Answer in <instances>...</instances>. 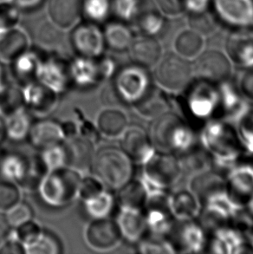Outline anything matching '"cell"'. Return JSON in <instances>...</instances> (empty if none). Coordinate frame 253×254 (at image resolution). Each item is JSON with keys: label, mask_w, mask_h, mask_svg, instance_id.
I'll return each mask as SVG.
<instances>
[{"label": "cell", "mask_w": 253, "mask_h": 254, "mask_svg": "<svg viewBox=\"0 0 253 254\" xmlns=\"http://www.w3.org/2000/svg\"><path fill=\"white\" fill-rule=\"evenodd\" d=\"M82 177L81 172L66 166L47 172L39 182L37 190L47 206L55 208L64 207L78 199L79 184Z\"/></svg>", "instance_id": "6da1fadb"}, {"label": "cell", "mask_w": 253, "mask_h": 254, "mask_svg": "<svg viewBox=\"0 0 253 254\" xmlns=\"http://www.w3.org/2000/svg\"><path fill=\"white\" fill-rule=\"evenodd\" d=\"M91 169L93 175L111 190L117 191L133 179V162L121 148L113 146L95 152Z\"/></svg>", "instance_id": "7a4b0ae2"}, {"label": "cell", "mask_w": 253, "mask_h": 254, "mask_svg": "<svg viewBox=\"0 0 253 254\" xmlns=\"http://www.w3.org/2000/svg\"><path fill=\"white\" fill-rule=\"evenodd\" d=\"M149 137L154 148L166 153L182 154L192 146L191 131L175 114L167 112L154 119Z\"/></svg>", "instance_id": "3957f363"}, {"label": "cell", "mask_w": 253, "mask_h": 254, "mask_svg": "<svg viewBox=\"0 0 253 254\" xmlns=\"http://www.w3.org/2000/svg\"><path fill=\"white\" fill-rule=\"evenodd\" d=\"M143 165V175L140 180L143 182L148 195L171 186L181 173V162L173 154L166 152L155 151Z\"/></svg>", "instance_id": "277c9868"}, {"label": "cell", "mask_w": 253, "mask_h": 254, "mask_svg": "<svg viewBox=\"0 0 253 254\" xmlns=\"http://www.w3.org/2000/svg\"><path fill=\"white\" fill-rule=\"evenodd\" d=\"M115 75L112 87L124 104H134L152 84L146 69L137 64L126 66Z\"/></svg>", "instance_id": "5b68a950"}, {"label": "cell", "mask_w": 253, "mask_h": 254, "mask_svg": "<svg viewBox=\"0 0 253 254\" xmlns=\"http://www.w3.org/2000/svg\"><path fill=\"white\" fill-rule=\"evenodd\" d=\"M192 74V67L188 61L179 56L169 54L157 66L155 78L165 90L179 92L188 88Z\"/></svg>", "instance_id": "8992f818"}, {"label": "cell", "mask_w": 253, "mask_h": 254, "mask_svg": "<svg viewBox=\"0 0 253 254\" xmlns=\"http://www.w3.org/2000/svg\"><path fill=\"white\" fill-rule=\"evenodd\" d=\"M84 240L92 250L110 252L117 249L124 239L117 221L108 217L91 220L84 230Z\"/></svg>", "instance_id": "52a82bcc"}, {"label": "cell", "mask_w": 253, "mask_h": 254, "mask_svg": "<svg viewBox=\"0 0 253 254\" xmlns=\"http://www.w3.org/2000/svg\"><path fill=\"white\" fill-rule=\"evenodd\" d=\"M21 89L24 107L31 115L47 117L59 106L61 95L40 81L26 83Z\"/></svg>", "instance_id": "ba28073f"}, {"label": "cell", "mask_w": 253, "mask_h": 254, "mask_svg": "<svg viewBox=\"0 0 253 254\" xmlns=\"http://www.w3.org/2000/svg\"><path fill=\"white\" fill-rule=\"evenodd\" d=\"M192 72L198 79L217 84L225 83L232 74V66L226 56L217 51L205 52L192 67Z\"/></svg>", "instance_id": "9c48e42d"}, {"label": "cell", "mask_w": 253, "mask_h": 254, "mask_svg": "<svg viewBox=\"0 0 253 254\" xmlns=\"http://www.w3.org/2000/svg\"><path fill=\"white\" fill-rule=\"evenodd\" d=\"M121 138V149L133 164L143 165L155 153L149 135L141 127L128 126Z\"/></svg>", "instance_id": "30bf717a"}, {"label": "cell", "mask_w": 253, "mask_h": 254, "mask_svg": "<svg viewBox=\"0 0 253 254\" xmlns=\"http://www.w3.org/2000/svg\"><path fill=\"white\" fill-rule=\"evenodd\" d=\"M72 45L80 57L98 59L105 47L103 32L94 24L78 25L72 33Z\"/></svg>", "instance_id": "8fae6325"}, {"label": "cell", "mask_w": 253, "mask_h": 254, "mask_svg": "<svg viewBox=\"0 0 253 254\" xmlns=\"http://www.w3.org/2000/svg\"><path fill=\"white\" fill-rule=\"evenodd\" d=\"M38 81L55 90L59 95L64 94L73 86L69 73V64L54 58L41 60L38 69Z\"/></svg>", "instance_id": "7c38bea8"}, {"label": "cell", "mask_w": 253, "mask_h": 254, "mask_svg": "<svg viewBox=\"0 0 253 254\" xmlns=\"http://www.w3.org/2000/svg\"><path fill=\"white\" fill-rule=\"evenodd\" d=\"M28 139L38 150L62 144L66 140L62 123L45 117L32 124Z\"/></svg>", "instance_id": "4fadbf2b"}, {"label": "cell", "mask_w": 253, "mask_h": 254, "mask_svg": "<svg viewBox=\"0 0 253 254\" xmlns=\"http://www.w3.org/2000/svg\"><path fill=\"white\" fill-rule=\"evenodd\" d=\"M227 197L235 206H243L253 200V170L241 168L232 173L226 182Z\"/></svg>", "instance_id": "5bb4252c"}, {"label": "cell", "mask_w": 253, "mask_h": 254, "mask_svg": "<svg viewBox=\"0 0 253 254\" xmlns=\"http://www.w3.org/2000/svg\"><path fill=\"white\" fill-rule=\"evenodd\" d=\"M67 153V167L82 173V170L91 168L95 155L94 142L89 139L75 135L63 142Z\"/></svg>", "instance_id": "9a60e30c"}, {"label": "cell", "mask_w": 253, "mask_h": 254, "mask_svg": "<svg viewBox=\"0 0 253 254\" xmlns=\"http://www.w3.org/2000/svg\"><path fill=\"white\" fill-rule=\"evenodd\" d=\"M169 105L165 89L151 84L142 97L132 106L140 117L154 120L168 112Z\"/></svg>", "instance_id": "2e32d148"}, {"label": "cell", "mask_w": 253, "mask_h": 254, "mask_svg": "<svg viewBox=\"0 0 253 254\" xmlns=\"http://www.w3.org/2000/svg\"><path fill=\"white\" fill-rule=\"evenodd\" d=\"M116 221L125 241L138 243L145 238L147 225L143 211L120 208Z\"/></svg>", "instance_id": "e0dca14e"}, {"label": "cell", "mask_w": 253, "mask_h": 254, "mask_svg": "<svg viewBox=\"0 0 253 254\" xmlns=\"http://www.w3.org/2000/svg\"><path fill=\"white\" fill-rule=\"evenodd\" d=\"M128 117L117 107H107L97 116L96 126L100 135L115 139L121 137L128 125Z\"/></svg>", "instance_id": "ac0fdd59"}, {"label": "cell", "mask_w": 253, "mask_h": 254, "mask_svg": "<svg viewBox=\"0 0 253 254\" xmlns=\"http://www.w3.org/2000/svg\"><path fill=\"white\" fill-rule=\"evenodd\" d=\"M191 189L198 202L205 204L213 197L226 193V182L219 173L205 172L193 177Z\"/></svg>", "instance_id": "d6986e66"}, {"label": "cell", "mask_w": 253, "mask_h": 254, "mask_svg": "<svg viewBox=\"0 0 253 254\" xmlns=\"http://www.w3.org/2000/svg\"><path fill=\"white\" fill-rule=\"evenodd\" d=\"M96 59L79 57L69 63V73L73 86L84 89L103 83Z\"/></svg>", "instance_id": "ffe728a7"}, {"label": "cell", "mask_w": 253, "mask_h": 254, "mask_svg": "<svg viewBox=\"0 0 253 254\" xmlns=\"http://www.w3.org/2000/svg\"><path fill=\"white\" fill-rule=\"evenodd\" d=\"M116 200L120 208L144 211L147 204L148 192L140 180H131L117 190Z\"/></svg>", "instance_id": "44dd1931"}, {"label": "cell", "mask_w": 253, "mask_h": 254, "mask_svg": "<svg viewBox=\"0 0 253 254\" xmlns=\"http://www.w3.org/2000/svg\"><path fill=\"white\" fill-rule=\"evenodd\" d=\"M161 55V46L154 38H139L130 46V56L133 64L145 69L155 65Z\"/></svg>", "instance_id": "7402d4cb"}, {"label": "cell", "mask_w": 253, "mask_h": 254, "mask_svg": "<svg viewBox=\"0 0 253 254\" xmlns=\"http://www.w3.org/2000/svg\"><path fill=\"white\" fill-rule=\"evenodd\" d=\"M41 59L31 52H24L11 62L12 74L15 83L23 86L26 83L38 81V69Z\"/></svg>", "instance_id": "603a6c76"}, {"label": "cell", "mask_w": 253, "mask_h": 254, "mask_svg": "<svg viewBox=\"0 0 253 254\" xmlns=\"http://www.w3.org/2000/svg\"><path fill=\"white\" fill-rule=\"evenodd\" d=\"M218 8L224 18L233 24H247L252 20L253 7L251 0H218Z\"/></svg>", "instance_id": "cb8c5ba5"}, {"label": "cell", "mask_w": 253, "mask_h": 254, "mask_svg": "<svg viewBox=\"0 0 253 254\" xmlns=\"http://www.w3.org/2000/svg\"><path fill=\"white\" fill-rule=\"evenodd\" d=\"M31 115L23 108L4 117L6 137L14 141H24L28 138L33 124Z\"/></svg>", "instance_id": "d4e9b609"}, {"label": "cell", "mask_w": 253, "mask_h": 254, "mask_svg": "<svg viewBox=\"0 0 253 254\" xmlns=\"http://www.w3.org/2000/svg\"><path fill=\"white\" fill-rule=\"evenodd\" d=\"M81 11L79 0H51L49 13L56 24L68 27L75 23Z\"/></svg>", "instance_id": "484cf974"}, {"label": "cell", "mask_w": 253, "mask_h": 254, "mask_svg": "<svg viewBox=\"0 0 253 254\" xmlns=\"http://www.w3.org/2000/svg\"><path fill=\"white\" fill-rule=\"evenodd\" d=\"M181 228L176 229L175 241H173L171 246L174 248H179V251L196 252L203 246L204 239L201 228H198L192 224H185Z\"/></svg>", "instance_id": "4316f807"}, {"label": "cell", "mask_w": 253, "mask_h": 254, "mask_svg": "<svg viewBox=\"0 0 253 254\" xmlns=\"http://www.w3.org/2000/svg\"><path fill=\"white\" fill-rule=\"evenodd\" d=\"M199 204L194 194L188 191H180L169 199L172 213L183 220H189L195 216Z\"/></svg>", "instance_id": "83f0119b"}, {"label": "cell", "mask_w": 253, "mask_h": 254, "mask_svg": "<svg viewBox=\"0 0 253 254\" xmlns=\"http://www.w3.org/2000/svg\"><path fill=\"white\" fill-rule=\"evenodd\" d=\"M23 108L24 107L21 86L6 82L0 89V116L4 118Z\"/></svg>", "instance_id": "f1b7e54d"}, {"label": "cell", "mask_w": 253, "mask_h": 254, "mask_svg": "<svg viewBox=\"0 0 253 254\" xmlns=\"http://www.w3.org/2000/svg\"><path fill=\"white\" fill-rule=\"evenodd\" d=\"M105 45L116 52H124L133 43V37L126 25L118 23L109 24L103 32Z\"/></svg>", "instance_id": "f546056e"}, {"label": "cell", "mask_w": 253, "mask_h": 254, "mask_svg": "<svg viewBox=\"0 0 253 254\" xmlns=\"http://www.w3.org/2000/svg\"><path fill=\"white\" fill-rule=\"evenodd\" d=\"M116 198L113 193L109 191H103L100 194L93 197L83 202L86 213L94 219H103L110 217L116 205Z\"/></svg>", "instance_id": "4dcf8cb0"}, {"label": "cell", "mask_w": 253, "mask_h": 254, "mask_svg": "<svg viewBox=\"0 0 253 254\" xmlns=\"http://www.w3.org/2000/svg\"><path fill=\"white\" fill-rule=\"evenodd\" d=\"M26 39L18 31L10 32L0 41V60L11 63L26 50Z\"/></svg>", "instance_id": "1f68e13d"}, {"label": "cell", "mask_w": 253, "mask_h": 254, "mask_svg": "<svg viewBox=\"0 0 253 254\" xmlns=\"http://www.w3.org/2000/svg\"><path fill=\"white\" fill-rule=\"evenodd\" d=\"M38 155L46 172L67 166V153L63 143L41 149Z\"/></svg>", "instance_id": "d6a6232c"}, {"label": "cell", "mask_w": 253, "mask_h": 254, "mask_svg": "<svg viewBox=\"0 0 253 254\" xmlns=\"http://www.w3.org/2000/svg\"><path fill=\"white\" fill-rule=\"evenodd\" d=\"M21 199L22 192L17 183L0 179V213H5Z\"/></svg>", "instance_id": "836d02e7"}, {"label": "cell", "mask_w": 253, "mask_h": 254, "mask_svg": "<svg viewBox=\"0 0 253 254\" xmlns=\"http://www.w3.org/2000/svg\"><path fill=\"white\" fill-rule=\"evenodd\" d=\"M44 231L43 227L32 219L13 228V234L26 249L38 241Z\"/></svg>", "instance_id": "e575fe53"}, {"label": "cell", "mask_w": 253, "mask_h": 254, "mask_svg": "<svg viewBox=\"0 0 253 254\" xmlns=\"http://www.w3.org/2000/svg\"><path fill=\"white\" fill-rule=\"evenodd\" d=\"M62 253V245L54 234L44 231L41 237L34 244L26 248L28 254H59Z\"/></svg>", "instance_id": "d590c367"}, {"label": "cell", "mask_w": 253, "mask_h": 254, "mask_svg": "<svg viewBox=\"0 0 253 254\" xmlns=\"http://www.w3.org/2000/svg\"><path fill=\"white\" fill-rule=\"evenodd\" d=\"M203 45L201 38L194 31H184L179 36L176 49L180 54L188 58L197 55Z\"/></svg>", "instance_id": "8d00e7d4"}, {"label": "cell", "mask_w": 253, "mask_h": 254, "mask_svg": "<svg viewBox=\"0 0 253 254\" xmlns=\"http://www.w3.org/2000/svg\"><path fill=\"white\" fill-rule=\"evenodd\" d=\"M106 189V187L96 175L82 176L79 184L78 199L84 202L86 200L98 195Z\"/></svg>", "instance_id": "74e56055"}, {"label": "cell", "mask_w": 253, "mask_h": 254, "mask_svg": "<svg viewBox=\"0 0 253 254\" xmlns=\"http://www.w3.org/2000/svg\"><path fill=\"white\" fill-rule=\"evenodd\" d=\"M82 10L89 20L95 23L103 22L110 13V0H84Z\"/></svg>", "instance_id": "f35d334b"}, {"label": "cell", "mask_w": 253, "mask_h": 254, "mask_svg": "<svg viewBox=\"0 0 253 254\" xmlns=\"http://www.w3.org/2000/svg\"><path fill=\"white\" fill-rule=\"evenodd\" d=\"M8 223L12 228L33 219V211L28 203L20 200L4 213Z\"/></svg>", "instance_id": "ab89813d"}, {"label": "cell", "mask_w": 253, "mask_h": 254, "mask_svg": "<svg viewBox=\"0 0 253 254\" xmlns=\"http://www.w3.org/2000/svg\"><path fill=\"white\" fill-rule=\"evenodd\" d=\"M137 251L141 254H162L173 252L169 243L159 240H145L143 238L141 241L138 242Z\"/></svg>", "instance_id": "60d3db41"}, {"label": "cell", "mask_w": 253, "mask_h": 254, "mask_svg": "<svg viewBox=\"0 0 253 254\" xmlns=\"http://www.w3.org/2000/svg\"><path fill=\"white\" fill-rule=\"evenodd\" d=\"M26 254V249L24 245L15 237L13 229L10 236L7 238L3 244L0 246V254Z\"/></svg>", "instance_id": "b9f144b4"}, {"label": "cell", "mask_w": 253, "mask_h": 254, "mask_svg": "<svg viewBox=\"0 0 253 254\" xmlns=\"http://www.w3.org/2000/svg\"><path fill=\"white\" fill-rule=\"evenodd\" d=\"M97 65L103 83L112 78L116 74V64L111 59L104 58L97 60Z\"/></svg>", "instance_id": "7bdbcfd3"}, {"label": "cell", "mask_w": 253, "mask_h": 254, "mask_svg": "<svg viewBox=\"0 0 253 254\" xmlns=\"http://www.w3.org/2000/svg\"><path fill=\"white\" fill-rule=\"evenodd\" d=\"M135 9V0H117L116 10L123 18H130Z\"/></svg>", "instance_id": "ee69618b"}, {"label": "cell", "mask_w": 253, "mask_h": 254, "mask_svg": "<svg viewBox=\"0 0 253 254\" xmlns=\"http://www.w3.org/2000/svg\"><path fill=\"white\" fill-rule=\"evenodd\" d=\"M240 91L245 97L253 101V69L247 71L240 82Z\"/></svg>", "instance_id": "f6af8a7d"}, {"label": "cell", "mask_w": 253, "mask_h": 254, "mask_svg": "<svg viewBox=\"0 0 253 254\" xmlns=\"http://www.w3.org/2000/svg\"><path fill=\"white\" fill-rule=\"evenodd\" d=\"M140 26L142 30L147 33H154L161 27V19L154 15H149L143 17Z\"/></svg>", "instance_id": "bcb514c9"}, {"label": "cell", "mask_w": 253, "mask_h": 254, "mask_svg": "<svg viewBox=\"0 0 253 254\" xmlns=\"http://www.w3.org/2000/svg\"><path fill=\"white\" fill-rule=\"evenodd\" d=\"M12 229L13 228L8 223L4 213H0V246L10 236Z\"/></svg>", "instance_id": "7dc6e473"}, {"label": "cell", "mask_w": 253, "mask_h": 254, "mask_svg": "<svg viewBox=\"0 0 253 254\" xmlns=\"http://www.w3.org/2000/svg\"><path fill=\"white\" fill-rule=\"evenodd\" d=\"M6 138V131H5V124H4V118L0 116V143Z\"/></svg>", "instance_id": "c3c4849f"}, {"label": "cell", "mask_w": 253, "mask_h": 254, "mask_svg": "<svg viewBox=\"0 0 253 254\" xmlns=\"http://www.w3.org/2000/svg\"><path fill=\"white\" fill-rule=\"evenodd\" d=\"M5 83H6V80L4 78L3 69H2V67L0 66V89H1Z\"/></svg>", "instance_id": "681fc988"}]
</instances>
